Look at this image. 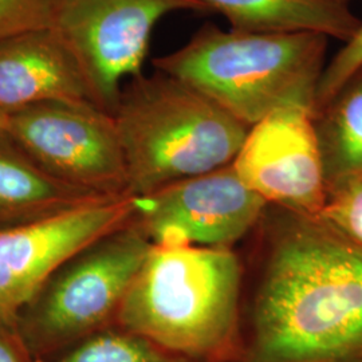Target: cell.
Returning a JSON list of instances; mask_svg holds the SVG:
<instances>
[{
  "instance_id": "10",
  "label": "cell",
  "mask_w": 362,
  "mask_h": 362,
  "mask_svg": "<svg viewBox=\"0 0 362 362\" xmlns=\"http://www.w3.org/2000/svg\"><path fill=\"white\" fill-rule=\"evenodd\" d=\"M231 165L266 203L321 216L327 187L315 113L309 107H282L251 125Z\"/></svg>"
},
{
  "instance_id": "2",
  "label": "cell",
  "mask_w": 362,
  "mask_h": 362,
  "mask_svg": "<svg viewBox=\"0 0 362 362\" xmlns=\"http://www.w3.org/2000/svg\"><path fill=\"white\" fill-rule=\"evenodd\" d=\"M242 266L228 248L152 247L116 326L199 362H231L242 330Z\"/></svg>"
},
{
  "instance_id": "13",
  "label": "cell",
  "mask_w": 362,
  "mask_h": 362,
  "mask_svg": "<svg viewBox=\"0 0 362 362\" xmlns=\"http://www.w3.org/2000/svg\"><path fill=\"white\" fill-rule=\"evenodd\" d=\"M221 13L233 30L250 33L309 31L349 40L361 21L345 0H200Z\"/></svg>"
},
{
  "instance_id": "15",
  "label": "cell",
  "mask_w": 362,
  "mask_h": 362,
  "mask_svg": "<svg viewBox=\"0 0 362 362\" xmlns=\"http://www.w3.org/2000/svg\"><path fill=\"white\" fill-rule=\"evenodd\" d=\"M52 362H199L163 349L118 326L90 337Z\"/></svg>"
},
{
  "instance_id": "14",
  "label": "cell",
  "mask_w": 362,
  "mask_h": 362,
  "mask_svg": "<svg viewBox=\"0 0 362 362\" xmlns=\"http://www.w3.org/2000/svg\"><path fill=\"white\" fill-rule=\"evenodd\" d=\"M326 187L362 176V67L315 112Z\"/></svg>"
},
{
  "instance_id": "5",
  "label": "cell",
  "mask_w": 362,
  "mask_h": 362,
  "mask_svg": "<svg viewBox=\"0 0 362 362\" xmlns=\"http://www.w3.org/2000/svg\"><path fill=\"white\" fill-rule=\"evenodd\" d=\"M152 242L132 220L65 262L19 313L15 332L34 362H52L116 326Z\"/></svg>"
},
{
  "instance_id": "8",
  "label": "cell",
  "mask_w": 362,
  "mask_h": 362,
  "mask_svg": "<svg viewBox=\"0 0 362 362\" xmlns=\"http://www.w3.org/2000/svg\"><path fill=\"white\" fill-rule=\"evenodd\" d=\"M133 216V196H106L47 219L0 230V325L15 330L19 313L54 272Z\"/></svg>"
},
{
  "instance_id": "16",
  "label": "cell",
  "mask_w": 362,
  "mask_h": 362,
  "mask_svg": "<svg viewBox=\"0 0 362 362\" xmlns=\"http://www.w3.org/2000/svg\"><path fill=\"white\" fill-rule=\"evenodd\" d=\"M320 218L362 246V176L339 181L327 188Z\"/></svg>"
},
{
  "instance_id": "3",
  "label": "cell",
  "mask_w": 362,
  "mask_h": 362,
  "mask_svg": "<svg viewBox=\"0 0 362 362\" xmlns=\"http://www.w3.org/2000/svg\"><path fill=\"white\" fill-rule=\"evenodd\" d=\"M329 39L309 31L250 33L204 25L153 66L251 127L282 107L303 106L315 113Z\"/></svg>"
},
{
  "instance_id": "21",
  "label": "cell",
  "mask_w": 362,
  "mask_h": 362,
  "mask_svg": "<svg viewBox=\"0 0 362 362\" xmlns=\"http://www.w3.org/2000/svg\"><path fill=\"white\" fill-rule=\"evenodd\" d=\"M345 1H348V3H349V0H345Z\"/></svg>"
},
{
  "instance_id": "12",
  "label": "cell",
  "mask_w": 362,
  "mask_h": 362,
  "mask_svg": "<svg viewBox=\"0 0 362 362\" xmlns=\"http://www.w3.org/2000/svg\"><path fill=\"white\" fill-rule=\"evenodd\" d=\"M93 196L49 175L0 128V230L47 219Z\"/></svg>"
},
{
  "instance_id": "7",
  "label": "cell",
  "mask_w": 362,
  "mask_h": 362,
  "mask_svg": "<svg viewBox=\"0 0 362 362\" xmlns=\"http://www.w3.org/2000/svg\"><path fill=\"white\" fill-rule=\"evenodd\" d=\"M6 130L52 177L93 196L128 194L115 116L91 101H52L7 115Z\"/></svg>"
},
{
  "instance_id": "1",
  "label": "cell",
  "mask_w": 362,
  "mask_h": 362,
  "mask_svg": "<svg viewBox=\"0 0 362 362\" xmlns=\"http://www.w3.org/2000/svg\"><path fill=\"white\" fill-rule=\"evenodd\" d=\"M231 362H362V246L322 218L275 226Z\"/></svg>"
},
{
  "instance_id": "4",
  "label": "cell",
  "mask_w": 362,
  "mask_h": 362,
  "mask_svg": "<svg viewBox=\"0 0 362 362\" xmlns=\"http://www.w3.org/2000/svg\"><path fill=\"white\" fill-rule=\"evenodd\" d=\"M113 116L133 197L231 165L250 128L203 93L157 70L125 83Z\"/></svg>"
},
{
  "instance_id": "20",
  "label": "cell",
  "mask_w": 362,
  "mask_h": 362,
  "mask_svg": "<svg viewBox=\"0 0 362 362\" xmlns=\"http://www.w3.org/2000/svg\"><path fill=\"white\" fill-rule=\"evenodd\" d=\"M6 125H7V116L0 112V128L6 129Z\"/></svg>"
},
{
  "instance_id": "9",
  "label": "cell",
  "mask_w": 362,
  "mask_h": 362,
  "mask_svg": "<svg viewBox=\"0 0 362 362\" xmlns=\"http://www.w3.org/2000/svg\"><path fill=\"white\" fill-rule=\"evenodd\" d=\"M266 204L227 165L134 197L133 221L153 246L231 250L258 223Z\"/></svg>"
},
{
  "instance_id": "6",
  "label": "cell",
  "mask_w": 362,
  "mask_h": 362,
  "mask_svg": "<svg viewBox=\"0 0 362 362\" xmlns=\"http://www.w3.org/2000/svg\"><path fill=\"white\" fill-rule=\"evenodd\" d=\"M177 11L208 8L200 0H55L50 28L76 58L93 103L115 115L125 83L143 76L156 25Z\"/></svg>"
},
{
  "instance_id": "18",
  "label": "cell",
  "mask_w": 362,
  "mask_h": 362,
  "mask_svg": "<svg viewBox=\"0 0 362 362\" xmlns=\"http://www.w3.org/2000/svg\"><path fill=\"white\" fill-rule=\"evenodd\" d=\"M55 0H0V40L52 25Z\"/></svg>"
},
{
  "instance_id": "19",
  "label": "cell",
  "mask_w": 362,
  "mask_h": 362,
  "mask_svg": "<svg viewBox=\"0 0 362 362\" xmlns=\"http://www.w3.org/2000/svg\"><path fill=\"white\" fill-rule=\"evenodd\" d=\"M0 362H34L16 332L0 325Z\"/></svg>"
},
{
  "instance_id": "17",
  "label": "cell",
  "mask_w": 362,
  "mask_h": 362,
  "mask_svg": "<svg viewBox=\"0 0 362 362\" xmlns=\"http://www.w3.org/2000/svg\"><path fill=\"white\" fill-rule=\"evenodd\" d=\"M360 67H362V21L353 37L346 40L344 47L326 64L315 97V112L330 101Z\"/></svg>"
},
{
  "instance_id": "11",
  "label": "cell",
  "mask_w": 362,
  "mask_h": 362,
  "mask_svg": "<svg viewBox=\"0 0 362 362\" xmlns=\"http://www.w3.org/2000/svg\"><path fill=\"white\" fill-rule=\"evenodd\" d=\"M91 101L76 58L50 27L0 40V112L31 105Z\"/></svg>"
}]
</instances>
